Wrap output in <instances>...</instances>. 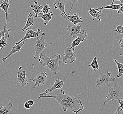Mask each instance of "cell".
Returning <instances> with one entry per match:
<instances>
[{
  "label": "cell",
  "instance_id": "cell-3",
  "mask_svg": "<svg viewBox=\"0 0 123 114\" xmlns=\"http://www.w3.org/2000/svg\"><path fill=\"white\" fill-rule=\"evenodd\" d=\"M108 86L109 87L108 93L107 95H105V100L103 103L104 106L101 110V112L104 108L105 106L110 101H118L119 100L123 99L122 93L120 90L118 86L114 85L111 86L109 84Z\"/></svg>",
  "mask_w": 123,
  "mask_h": 114
},
{
  "label": "cell",
  "instance_id": "cell-26",
  "mask_svg": "<svg viewBox=\"0 0 123 114\" xmlns=\"http://www.w3.org/2000/svg\"><path fill=\"white\" fill-rule=\"evenodd\" d=\"M50 9L51 8L50 7L49 4L47 3L43 6L42 12L44 14H47L51 11Z\"/></svg>",
  "mask_w": 123,
  "mask_h": 114
},
{
  "label": "cell",
  "instance_id": "cell-9",
  "mask_svg": "<svg viewBox=\"0 0 123 114\" xmlns=\"http://www.w3.org/2000/svg\"><path fill=\"white\" fill-rule=\"evenodd\" d=\"M26 34L24 36V38L22 39L21 41L17 42L15 43L14 45H18L20 43H21L22 41H25L26 39H30V38H35L37 37L42 32H43L42 29L41 28H38L37 31L34 30L33 29L31 28H27L26 30Z\"/></svg>",
  "mask_w": 123,
  "mask_h": 114
},
{
  "label": "cell",
  "instance_id": "cell-18",
  "mask_svg": "<svg viewBox=\"0 0 123 114\" xmlns=\"http://www.w3.org/2000/svg\"><path fill=\"white\" fill-rule=\"evenodd\" d=\"M102 11L101 10H97L96 8H93L91 7L89 10V13L90 14V15L92 17L93 20H94L95 19H96L98 20L99 21H101V15L100 14V13H102Z\"/></svg>",
  "mask_w": 123,
  "mask_h": 114
},
{
  "label": "cell",
  "instance_id": "cell-24",
  "mask_svg": "<svg viewBox=\"0 0 123 114\" xmlns=\"http://www.w3.org/2000/svg\"><path fill=\"white\" fill-rule=\"evenodd\" d=\"M88 66L92 67V68L93 69V71H96L97 70L99 71V64H98L97 57H95L92 62L90 64H89Z\"/></svg>",
  "mask_w": 123,
  "mask_h": 114
},
{
  "label": "cell",
  "instance_id": "cell-5",
  "mask_svg": "<svg viewBox=\"0 0 123 114\" xmlns=\"http://www.w3.org/2000/svg\"><path fill=\"white\" fill-rule=\"evenodd\" d=\"M100 72V75L99 77L97 78L96 82L97 84L95 87H99L100 86H105L107 85H108L109 83L111 82L114 81L116 79V77H111V72H109V71L107 70V73L104 74L101 71L99 70Z\"/></svg>",
  "mask_w": 123,
  "mask_h": 114
},
{
  "label": "cell",
  "instance_id": "cell-12",
  "mask_svg": "<svg viewBox=\"0 0 123 114\" xmlns=\"http://www.w3.org/2000/svg\"><path fill=\"white\" fill-rule=\"evenodd\" d=\"M64 81L61 80H59V79H56L55 81L54 84L52 85L51 88L50 89H47L45 90L44 92L41 93V96L46 95L48 93H49L54 90H56L57 89H60L61 90L62 89V87L64 85Z\"/></svg>",
  "mask_w": 123,
  "mask_h": 114
},
{
  "label": "cell",
  "instance_id": "cell-27",
  "mask_svg": "<svg viewBox=\"0 0 123 114\" xmlns=\"http://www.w3.org/2000/svg\"><path fill=\"white\" fill-rule=\"evenodd\" d=\"M116 33H118V34H121L123 33V26L121 25H117V28L114 30Z\"/></svg>",
  "mask_w": 123,
  "mask_h": 114
},
{
  "label": "cell",
  "instance_id": "cell-16",
  "mask_svg": "<svg viewBox=\"0 0 123 114\" xmlns=\"http://www.w3.org/2000/svg\"><path fill=\"white\" fill-rule=\"evenodd\" d=\"M87 36V34H86L85 35H81L80 36H77L72 43V44L70 47L71 49L75 48L76 47H77L78 45L81 42H83L84 41H88L86 39V37Z\"/></svg>",
  "mask_w": 123,
  "mask_h": 114
},
{
  "label": "cell",
  "instance_id": "cell-29",
  "mask_svg": "<svg viewBox=\"0 0 123 114\" xmlns=\"http://www.w3.org/2000/svg\"><path fill=\"white\" fill-rule=\"evenodd\" d=\"M119 102L118 107L123 112V99L119 100Z\"/></svg>",
  "mask_w": 123,
  "mask_h": 114
},
{
  "label": "cell",
  "instance_id": "cell-31",
  "mask_svg": "<svg viewBox=\"0 0 123 114\" xmlns=\"http://www.w3.org/2000/svg\"><path fill=\"white\" fill-rule=\"evenodd\" d=\"M24 106L25 108H26L27 109H29V108H30V107H31V106L29 105L28 101H27L24 104Z\"/></svg>",
  "mask_w": 123,
  "mask_h": 114
},
{
  "label": "cell",
  "instance_id": "cell-2",
  "mask_svg": "<svg viewBox=\"0 0 123 114\" xmlns=\"http://www.w3.org/2000/svg\"><path fill=\"white\" fill-rule=\"evenodd\" d=\"M55 56L56 58H54L52 56L48 57L46 55V53L43 52L39 57V63L41 66L46 68L54 74L57 75V72L61 70L59 67L61 55L58 54L55 55Z\"/></svg>",
  "mask_w": 123,
  "mask_h": 114
},
{
  "label": "cell",
  "instance_id": "cell-35",
  "mask_svg": "<svg viewBox=\"0 0 123 114\" xmlns=\"http://www.w3.org/2000/svg\"><path fill=\"white\" fill-rule=\"evenodd\" d=\"M119 43H120L121 48H123V38L119 40Z\"/></svg>",
  "mask_w": 123,
  "mask_h": 114
},
{
  "label": "cell",
  "instance_id": "cell-19",
  "mask_svg": "<svg viewBox=\"0 0 123 114\" xmlns=\"http://www.w3.org/2000/svg\"><path fill=\"white\" fill-rule=\"evenodd\" d=\"M53 15V13L52 11H51L50 12L47 14H44L43 12L40 13L38 15V17L42 18L44 20V24L45 25H47L49 21L52 19V16Z\"/></svg>",
  "mask_w": 123,
  "mask_h": 114
},
{
  "label": "cell",
  "instance_id": "cell-25",
  "mask_svg": "<svg viewBox=\"0 0 123 114\" xmlns=\"http://www.w3.org/2000/svg\"><path fill=\"white\" fill-rule=\"evenodd\" d=\"M114 61L117 64L118 70L119 73L117 75V77L120 78L123 75V64L117 62L116 59H114Z\"/></svg>",
  "mask_w": 123,
  "mask_h": 114
},
{
  "label": "cell",
  "instance_id": "cell-36",
  "mask_svg": "<svg viewBox=\"0 0 123 114\" xmlns=\"http://www.w3.org/2000/svg\"><path fill=\"white\" fill-rule=\"evenodd\" d=\"M117 0H119L121 1V4H123V0H112V2H111V5H114V2L115 1H117Z\"/></svg>",
  "mask_w": 123,
  "mask_h": 114
},
{
  "label": "cell",
  "instance_id": "cell-11",
  "mask_svg": "<svg viewBox=\"0 0 123 114\" xmlns=\"http://www.w3.org/2000/svg\"><path fill=\"white\" fill-rule=\"evenodd\" d=\"M66 3V1L65 0H55L53 2L55 9H59L62 12V16L65 19L68 16L66 14L65 9V6Z\"/></svg>",
  "mask_w": 123,
  "mask_h": 114
},
{
  "label": "cell",
  "instance_id": "cell-10",
  "mask_svg": "<svg viewBox=\"0 0 123 114\" xmlns=\"http://www.w3.org/2000/svg\"><path fill=\"white\" fill-rule=\"evenodd\" d=\"M48 74L45 72H42L38 74L35 78H29V80L35 82L33 88H36V86H40L41 85L44 84L47 81V77Z\"/></svg>",
  "mask_w": 123,
  "mask_h": 114
},
{
  "label": "cell",
  "instance_id": "cell-21",
  "mask_svg": "<svg viewBox=\"0 0 123 114\" xmlns=\"http://www.w3.org/2000/svg\"><path fill=\"white\" fill-rule=\"evenodd\" d=\"M13 107V104L11 102L5 107H0V114H13L11 109Z\"/></svg>",
  "mask_w": 123,
  "mask_h": 114
},
{
  "label": "cell",
  "instance_id": "cell-13",
  "mask_svg": "<svg viewBox=\"0 0 123 114\" xmlns=\"http://www.w3.org/2000/svg\"><path fill=\"white\" fill-rule=\"evenodd\" d=\"M25 44V41H22L21 43H20L18 45H14L12 47V49L10 51L9 53L7 55L6 57H5L4 58H3L2 61L4 62H6V60L7 59V58L12 56L14 54H15L18 52H19L20 50L21 49L22 47L23 46V45Z\"/></svg>",
  "mask_w": 123,
  "mask_h": 114
},
{
  "label": "cell",
  "instance_id": "cell-1",
  "mask_svg": "<svg viewBox=\"0 0 123 114\" xmlns=\"http://www.w3.org/2000/svg\"><path fill=\"white\" fill-rule=\"evenodd\" d=\"M42 98H52L55 99L62 107L64 112H66L67 110H69L74 113L77 114L84 109L81 100L75 98L74 96L66 94L62 89L61 90L60 93L57 95L40 96L37 99L38 100Z\"/></svg>",
  "mask_w": 123,
  "mask_h": 114
},
{
  "label": "cell",
  "instance_id": "cell-14",
  "mask_svg": "<svg viewBox=\"0 0 123 114\" xmlns=\"http://www.w3.org/2000/svg\"><path fill=\"white\" fill-rule=\"evenodd\" d=\"M83 17H80L78 14L74 13L72 15H69L66 19L70 21L75 26L83 22Z\"/></svg>",
  "mask_w": 123,
  "mask_h": 114
},
{
  "label": "cell",
  "instance_id": "cell-22",
  "mask_svg": "<svg viewBox=\"0 0 123 114\" xmlns=\"http://www.w3.org/2000/svg\"><path fill=\"white\" fill-rule=\"evenodd\" d=\"M11 31V29L9 28L7 29L6 33L5 34V35L1 38L0 40V47L1 49L5 48V47L7 44V39L10 37V32Z\"/></svg>",
  "mask_w": 123,
  "mask_h": 114
},
{
  "label": "cell",
  "instance_id": "cell-6",
  "mask_svg": "<svg viewBox=\"0 0 123 114\" xmlns=\"http://www.w3.org/2000/svg\"><path fill=\"white\" fill-rule=\"evenodd\" d=\"M75 48L71 49L70 46L66 48L64 50V56L62 62L64 64L67 63V60H70V63L72 64L76 59V55L74 52Z\"/></svg>",
  "mask_w": 123,
  "mask_h": 114
},
{
  "label": "cell",
  "instance_id": "cell-8",
  "mask_svg": "<svg viewBox=\"0 0 123 114\" xmlns=\"http://www.w3.org/2000/svg\"><path fill=\"white\" fill-rule=\"evenodd\" d=\"M17 74L18 76L17 82L21 84V87H24L29 84V83L28 82V80H29V78H26V71L24 69H23L22 67H19Z\"/></svg>",
  "mask_w": 123,
  "mask_h": 114
},
{
  "label": "cell",
  "instance_id": "cell-38",
  "mask_svg": "<svg viewBox=\"0 0 123 114\" xmlns=\"http://www.w3.org/2000/svg\"></svg>",
  "mask_w": 123,
  "mask_h": 114
},
{
  "label": "cell",
  "instance_id": "cell-28",
  "mask_svg": "<svg viewBox=\"0 0 123 114\" xmlns=\"http://www.w3.org/2000/svg\"><path fill=\"white\" fill-rule=\"evenodd\" d=\"M66 1H71L72 2V6H71V8L69 11V13H68V15H69L70 14V13L71 12L72 10L73 9V8L74 7V5H75V4H76V3H77V2L79 0H65Z\"/></svg>",
  "mask_w": 123,
  "mask_h": 114
},
{
  "label": "cell",
  "instance_id": "cell-32",
  "mask_svg": "<svg viewBox=\"0 0 123 114\" xmlns=\"http://www.w3.org/2000/svg\"><path fill=\"white\" fill-rule=\"evenodd\" d=\"M114 114H123V112L120 109L119 107H118L116 112Z\"/></svg>",
  "mask_w": 123,
  "mask_h": 114
},
{
  "label": "cell",
  "instance_id": "cell-15",
  "mask_svg": "<svg viewBox=\"0 0 123 114\" xmlns=\"http://www.w3.org/2000/svg\"><path fill=\"white\" fill-rule=\"evenodd\" d=\"M10 5V4L9 3V0H5L4 1H0V7L2 9L4 10L6 14L4 28H6V27L7 26V17H8V8L9 7Z\"/></svg>",
  "mask_w": 123,
  "mask_h": 114
},
{
  "label": "cell",
  "instance_id": "cell-7",
  "mask_svg": "<svg viewBox=\"0 0 123 114\" xmlns=\"http://www.w3.org/2000/svg\"><path fill=\"white\" fill-rule=\"evenodd\" d=\"M81 28L82 25L80 24H78L74 26H68L67 30L69 31L71 36L76 37L81 35H85L87 34V32H85L84 30H82Z\"/></svg>",
  "mask_w": 123,
  "mask_h": 114
},
{
  "label": "cell",
  "instance_id": "cell-4",
  "mask_svg": "<svg viewBox=\"0 0 123 114\" xmlns=\"http://www.w3.org/2000/svg\"><path fill=\"white\" fill-rule=\"evenodd\" d=\"M45 40V33L42 32L37 37V41L35 43L34 50L36 54L33 56V58L36 59H39L40 55L43 53V50L48 46L54 43H47Z\"/></svg>",
  "mask_w": 123,
  "mask_h": 114
},
{
  "label": "cell",
  "instance_id": "cell-34",
  "mask_svg": "<svg viewBox=\"0 0 123 114\" xmlns=\"http://www.w3.org/2000/svg\"><path fill=\"white\" fill-rule=\"evenodd\" d=\"M28 103H29V105L31 106H33L34 104V101H33L32 100H29L28 101Z\"/></svg>",
  "mask_w": 123,
  "mask_h": 114
},
{
  "label": "cell",
  "instance_id": "cell-23",
  "mask_svg": "<svg viewBox=\"0 0 123 114\" xmlns=\"http://www.w3.org/2000/svg\"><path fill=\"white\" fill-rule=\"evenodd\" d=\"M123 4H115V5H107L106 7H96V9L97 10H102V9H113V10H118L122 6Z\"/></svg>",
  "mask_w": 123,
  "mask_h": 114
},
{
  "label": "cell",
  "instance_id": "cell-17",
  "mask_svg": "<svg viewBox=\"0 0 123 114\" xmlns=\"http://www.w3.org/2000/svg\"><path fill=\"white\" fill-rule=\"evenodd\" d=\"M35 15L33 14L32 13H30L29 14L28 16V18H27V20L26 21V24L24 28H22V31L23 32H25L26 30L30 26H32L35 25V19L34 17Z\"/></svg>",
  "mask_w": 123,
  "mask_h": 114
},
{
  "label": "cell",
  "instance_id": "cell-20",
  "mask_svg": "<svg viewBox=\"0 0 123 114\" xmlns=\"http://www.w3.org/2000/svg\"><path fill=\"white\" fill-rule=\"evenodd\" d=\"M31 9L33 10L34 12L35 13V17H38V15L40 13L42 12L43 6L39 5L38 4V2L37 0H34V4L30 5Z\"/></svg>",
  "mask_w": 123,
  "mask_h": 114
},
{
  "label": "cell",
  "instance_id": "cell-30",
  "mask_svg": "<svg viewBox=\"0 0 123 114\" xmlns=\"http://www.w3.org/2000/svg\"><path fill=\"white\" fill-rule=\"evenodd\" d=\"M7 30L6 29V28H4L2 31H1L0 32V38H1L3 36H4L5 34L7 32Z\"/></svg>",
  "mask_w": 123,
  "mask_h": 114
},
{
  "label": "cell",
  "instance_id": "cell-37",
  "mask_svg": "<svg viewBox=\"0 0 123 114\" xmlns=\"http://www.w3.org/2000/svg\"></svg>",
  "mask_w": 123,
  "mask_h": 114
},
{
  "label": "cell",
  "instance_id": "cell-33",
  "mask_svg": "<svg viewBox=\"0 0 123 114\" xmlns=\"http://www.w3.org/2000/svg\"><path fill=\"white\" fill-rule=\"evenodd\" d=\"M117 12L118 14H121V13H123V4L122 6L121 7V8L117 10Z\"/></svg>",
  "mask_w": 123,
  "mask_h": 114
}]
</instances>
